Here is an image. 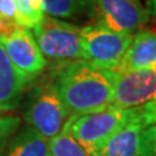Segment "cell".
<instances>
[{
  "label": "cell",
  "instance_id": "19",
  "mask_svg": "<svg viewBox=\"0 0 156 156\" xmlns=\"http://www.w3.org/2000/svg\"><path fill=\"white\" fill-rule=\"evenodd\" d=\"M138 115L143 129L156 122V98L138 108Z\"/></svg>",
  "mask_w": 156,
  "mask_h": 156
},
{
  "label": "cell",
  "instance_id": "9",
  "mask_svg": "<svg viewBox=\"0 0 156 156\" xmlns=\"http://www.w3.org/2000/svg\"><path fill=\"white\" fill-rule=\"evenodd\" d=\"M112 72L151 70L156 72V31H138L134 34L128 50Z\"/></svg>",
  "mask_w": 156,
  "mask_h": 156
},
{
  "label": "cell",
  "instance_id": "3",
  "mask_svg": "<svg viewBox=\"0 0 156 156\" xmlns=\"http://www.w3.org/2000/svg\"><path fill=\"white\" fill-rule=\"evenodd\" d=\"M80 31L81 27L74 23L43 16L41 22L33 29V35L43 56L68 64L83 60Z\"/></svg>",
  "mask_w": 156,
  "mask_h": 156
},
{
  "label": "cell",
  "instance_id": "14",
  "mask_svg": "<svg viewBox=\"0 0 156 156\" xmlns=\"http://www.w3.org/2000/svg\"><path fill=\"white\" fill-rule=\"evenodd\" d=\"M17 11V22L21 27L33 30L44 16L42 0H13Z\"/></svg>",
  "mask_w": 156,
  "mask_h": 156
},
{
  "label": "cell",
  "instance_id": "16",
  "mask_svg": "<svg viewBox=\"0 0 156 156\" xmlns=\"http://www.w3.org/2000/svg\"><path fill=\"white\" fill-rule=\"evenodd\" d=\"M20 27L13 0H0V37Z\"/></svg>",
  "mask_w": 156,
  "mask_h": 156
},
{
  "label": "cell",
  "instance_id": "1",
  "mask_svg": "<svg viewBox=\"0 0 156 156\" xmlns=\"http://www.w3.org/2000/svg\"><path fill=\"white\" fill-rule=\"evenodd\" d=\"M56 87L69 116H81L108 108L113 98L109 72L87 61L68 62L57 73Z\"/></svg>",
  "mask_w": 156,
  "mask_h": 156
},
{
  "label": "cell",
  "instance_id": "20",
  "mask_svg": "<svg viewBox=\"0 0 156 156\" xmlns=\"http://www.w3.org/2000/svg\"><path fill=\"white\" fill-rule=\"evenodd\" d=\"M147 12L156 23V0H147Z\"/></svg>",
  "mask_w": 156,
  "mask_h": 156
},
{
  "label": "cell",
  "instance_id": "18",
  "mask_svg": "<svg viewBox=\"0 0 156 156\" xmlns=\"http://www.w3.org/2000/svg\"><path fill=\"white\" fill-rule=\"evenodd\" d=\"M139 155L156 156V122L142 130L139 136Z\"/></svg>",
  "mask_w": 156,
  "mask_h": 156
},
{
  "label": "cell",
  "instance_id": "12",
  "mask_svg": "<svg viewBox=\"0 0 156 156\" xmlns=\"http://www.w3.org/2000/svg\"><path fill=\"white\" fill-rule=\"evenodd\" d=\"M5 156H51L48 139L27 126L13 136Z\"/></svg>",
  "mask_w": 156,
  "mask_h": 156
},
{
  "label": "cell",
  "instance_id": "7",
  "mask_svg": "<svg viewBox=\"0 0 156 156\" xmlns=\"http://www.w3.org/2000/svg\"><path fill=\"white\" fill-rule=\"evenodd\" d=\"M94 17L111 30L131 35L150 20L140 0H94Z\"/></svg>",
  "mask_w": 156,
  "mask_h": 156
},
{
  "label": "cell",
  "instance_id": "15",
  "mask_svg": "<svg viewBox=\"0 0 156 156\" xmlns=\"http://www.w3.org/2000/svg\"><path fill=\"white\" fill-rule=\"evenodd\" d=\"M51 156H90L89 152L62 128L57 135L48 139Z\"/></svg>",
  "mask_w": 156,
  "mask_h": 156
},
{
  "label": "cell",
  "instance_id": "5",
  "mask_svg": "<svg viewBox=\"0 0 156 156\" xmlns=\"http://www.w3.org/2000/svg\"><path fill=\"white\" fill-rule=\"evenodd\" d=\"M69 113L58 95L55 82L42 83L34 89L27 99L25 120L46 139L57 135L64 128Z\"/></svg>",
  "mask_w": 156,
  "mask_h": 156
},
{
  "label": "cell",
  "instance_id": "8",
  "mask_svg": "<svg viewBox=\"0 0 156 156\" xmlns=\"http://www.w3.org/2000/svg\"><path fill=\"white\" fill-rule=\"evenodd\" d=\"M0 43L12 64L29 81H33L44 70L47 64L46 57L42 55L33 33L29 29L20 26L11 33L4 34L0 37Z\"/></svg>",
  "mask_w": 156,
  "mask_h": 156
},
{
  "label": "cell",
  "instance_id": "10",
  "mask_svg": "<svg viewBox=\"0 0 156 156\" xmlns=\"http://www.w3.org/2000/svg\"><path fill=\"white\" fill-rule=\"evenodd\" d=\"M29 82L12 64L0 43V113L12 112L17 108Z\"/></svg>",
  "mask_w": 156,
  "mask_h": 156
},
{
  "label": "cell",
  "instance_id": "6",
  "mask_svg": "<svg viewBox=\"0 0 156 156\" xmlns=\"http://www.w3.org/2000/svg\"><path fill=\"white\" fill-rule=\"evenodd\" d=\"M109 72L113 85L111 105L117 108H136L156 98V72Z\"/></svg>",
  "mask_w": 156,
  "mask_h": 156
},
{
  "label": "cell",
  "instance_id": "17",
  "mask_svg": "<svg viewBox=\"0 0 156 156\" xmlns=\"http://www.w3.org/2000/svg\"><path fill=\"white\" fill-rule=\"evenodd\" d=\"M20 126V119L12 115H3L0 113V155L5 148L9 139L16 133Z\"/></svg>",
  "mask_w": 156,
  "mask_h": 156
},
{
  "label": "cell",
  "instance_id": "13",
  "mask_svg": "<svg viewBox=\"0 0 156 156\" xmlns=\"http://www.w3.org/2000/svg\"><path fill=\"white\" fill-rule=\"evenodd\" d=\"M43 11L47 16L73 20L94 17V0H42Z\"/></svg>",
  "mask_w": 156,
  "mask_h": 156
},
{
  "label": "cell",
  "instance_id": "2",
  "mask_svg": "<svg viewBox=\"0 0 156 156\" xmlns=\"http://www.w3.org/2000/svg\"><path fill=\"white\" fill-rule=\"evenodd\" d=\"M136 115L138 107L124 109L109 105L103 111L81 116H69L64 128L89 155L92 156L112 134L126 125Z\"/></svg>",
  "mask_w": 156,
  "mask_h": 156
},
{
  "label": "cell",
  "instance_id": "11",
  "mask_svg": "<svg viewBox=\"0 0 156 156\" xmlns=\"http://www.w3.org/2000/svg\"><path fill=\"white\" fill-rule=\"evenodd\" d=\"M139 108V107H138ZM143 130L139 115L112 134L92 156H140L139 136Z\"/></svg>",
  "mask_w": 156,
  "mask_h": 156
},
{
  "label": "cell",
  "instance_id": "4",
  "mask_svg": "<svg viewBox=\"0 0 156 156\" xmlns=\"http://www.w3.org/2000/svg\"><path fill=\"white\" fill-rule=\"evenodd\" d=\"M133 37L131 34L111 30L100 22L81 27L80 38L83 60L98 69H112L124 56Z\"/></svg>",
  "mask_w": 156,
  "mask_h": 156
}]
</instances>
